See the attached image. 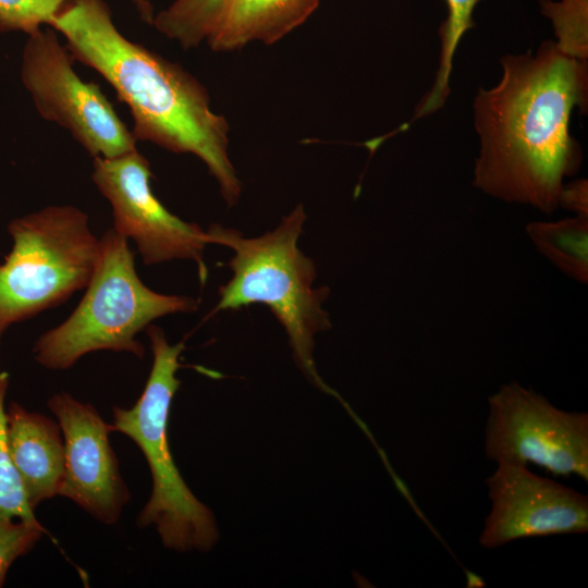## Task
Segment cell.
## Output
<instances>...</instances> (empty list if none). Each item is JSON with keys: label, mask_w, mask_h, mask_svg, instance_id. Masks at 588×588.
Instances as JSON below:
<instances>
[{"label": "cell", "mask_w": 588, "mask_h": 588, "mask_svg": "<svg viewBox=\"0 0 588 588\" xmlns=\"http://www.w3.org/2000/svg\"><path fill=\"white\" fill-rule=\"evenodd\" d=\"M480 0H445L448 15L440 27L441 51L436 78L430 90L416 108L414 121L438 111L450 94V76L453 59L460 41L474 27L473 13Z\"/></svg>", "instance_id": "16"}, {"label": "cell", "mask_w": 588, "mask_h": 588, "mask_svg": "<svg viewBox=\"0 0 588 588\" xmlns=\"http://www.w3.org/2000/svg\"><path fill=\"white\" fill-rule=\"evenodd\" d=\"M74 60L97 71L132 114L136 140L199 158L235 205L242 183L229 156L230 126L205 86L180 64L130 40L105 0H71L50 25Z\"/></svg>", "instance_id": "2"}, {"label": "cell", "mask_w": 588, "mask_h": 588, "mask_svg": "<svg viewBox=\"0 0 588 588\" xmlns=\"http://www.w3.org/2000/svg\"><path fill=\"white\" fill-rule=\"evenodd\" d=\"M198 302L186 295L158 293L137 274L128 240L109 229L99 238V255L85 293L72 314L35 342V360L51 370H65L83 356L125 352L142 358L137 334L158 318L193 313Z\"/></svg>", "instance_id": "4"}, {"label": "cell", "mask_w": 588, "mask_h": 588, "mask_svg": "<svg viewBox=\"0 0 588 588\" xmlns=\"http://www.w3.org/2000/svg\"><path fill=\"white\" fill-rule=\"evenodd\" d=\"M146 333L152 353L146 385L132 407H113L110 424L112 432L125 434L140 449L151 474V493L136 522L142 528L155 526L167 549L207 551L218 540L215 516L185 483L168 441L170 407L181 384L176 371L182 367L184 341L170 344L163 330L154 324Z\"/></svg>", "instance_id": "5"}, {"label": "cell", "mask_w": 588, "mask_h": 588, "mask_svg": "<svg viewBox=\"0 0 588 588\" xmlns=\"http://www.w3.org/2000/svg\"><path fill=\"white\" fill-rule=\"evenodd\" d=\"M485 450L495 463L532 464L588 480V415L555 407L517 382L489 400Z\"/></svg>", "instance_id": "8"}, {"label": "cell", "mask_w": 588, "mask_h": 588, "mask_svg": "<svg viewBox=\"0 0 588 588\" xmlns=\"http://www.w3.org/2000/svg\"><path fill=\"white\" fill-rule=\"evenodd\" d=\"M21 78L40 117L70 132L93 157L114 158L136 150L132 131L94 82L83 81L73 57L48 26L27 35Z\"/></svg>", "instance_id": "7"}, {"label": "cell", "mask_w": 588, "mask_h": 588, "mask_svg": "<svg viewBox=\"0 0 588 588\" xmlns=\"http://www.w3.org/2000/svg\"><path fill=\"white\" fill-rule=\"evenodd\" d=\"M526 232L547 259L567 277L588 281V217L558 221H534Z\"/></svg>", "instance_id": "14"}, {"label": "cell", "mask_w": 588, "mask_h": 588, "mask_svg": "<svg viewBox=\"0 0 588 588\" xmlns=\"http://www.w3.org/2000/svg\"><path fill=\"white\" fill-rule=\"evenodd\" d=\"M541 13L553 26L558 49L580 61L588 59V0H540Z\"/></svg>", "instance_id": "17"}, {"label": "cell", "mask_w": 588, "mask_h": 588, "mask_svg": "<svg viewBox=\"0 0 588 588\" xmlns=\"http://www.w3.org/2000/svg\"><path fill=\"white\" fill-rule=\"evenodd\" d=\"M486 479L491 511L479 543L486 549L518 539L588 531L587 495L541 477L527 465L497 463Z\"/></svg>", "instance_id": "10"}, {"label": "cell", "mask_w": 588, "mask_h": 588, "mask_svg": "<svg viewBox=\"0 0 588 588\" xmlns=\"http://www.w3.org/2000/svg\"><path fill=\"white\" fill-rule=\"evenodd\" d=\"M47 405L57 418L64 442L59 497L71 500L102 524H117L131 494L110 444V424L91 404L68 392L53 394Z\"/></svg>", "instance_id": "11"}, {"label": "cell", "mask_w": 588, "mask_h": 588, "mask_svg": "<svg viewBox=\"0 0 588 588\" xmlns=\"http://www.w3.org/2000/svg\"><path fill=\"white\" fill-rule=\"evenodd\" d=\"M9 375L0 371V516L36 522L26 501L20 478L11 462L7 440V409L4 407Z\"/></svg>", "instance_id": "18"}, {"label": "cell", "mask_w": 588, "mask_h": 588, "mask_svg": "<svg viewBox=\"0 0 588 588\" xmlns=\"http://www.w3.org/2000/svg\"><path fill=\"white\" fill-rule=\"evenodd\" d=\"M151 176L149 161L137 149L93 160L91 180L111 206L112 229L136 244L144 264L192 260L204 283L208 274L204 261L207 233L161 204L151 191Z\"/></svg>", "instance_id": "9"}, {"label": "cell", "mask_w": 588, "mask_h": 588, "mask_svg": "<svg viewBox=\"0 0 588 588\" xmlns=\"http://www.w3.org/2000/svg\"><path fill=\"white\" fill-rule=\"evenodd\" d=\"M8 231L13 245L0 265V340L10 326L85 289L99 255L88 215L72 205L15 218Z\"/></svg>", "instance_id": "6"}, {"label": "cell", "mask_w": 588, "mask_h": 588, "mask_svg": "<svg viewBox=\"0 0 588 588\" xmlns=\"http://www.w3.org/2000/svg\"><path fill=\"white\" fill-rule=\"evenodd\" d=\"M559 207L576 213V216L588 217V182L585 179L564 183Z\"/></svg>", "instance_id": "21"}, {"label": "cell", "mask_w": 588, "mask_h": 588, "mask_svg": "<svg viewBox=\"0 0 588 588\" xmlns=\"http://www.w3.org/2000/svg\"><path fill=\"white\" fill-rule=\"evenodd\" d=\"M71 0H0V32L30 34L53 19Z\"/></svg>", "instance_id": "19"}, {"label": "cell", "mask_w": 588, "mask_h": 588, "mask_svg": "<svg viewBox=\"0 0 588 588\" xmlns=\"http://www.w3.org/2000/svg\"><path fill=\"white\" fill-rule=\"evenodd\" d=\"M305 220V208L299 204L272 231L257 237H245L235 229L216 223L206 230L209 244L233 252L229 261L232 275L220 287L211 315L266 305L285 330L304 375L318 389L342 401L322 380L314 359L316 334L331 328L323 308L330 290L315 287V264L298 247Z\"/></svg>", "instance_id": "3"}, {"label": "cell", "mask_w": 588, "mask_h": 588, "mask_svg": "<svg viewBox=\"0 0 588 588\" xmlns=\"http://www.w3.org/2000/svg\"><path fill=\"white\" fill-rule=\"evenodd\" d=\"M501 65L499 83L479 88L474 100L479 155L473 183L494 198L550 215L564 179L583 162L569 121L575 108H587V61L544 40L535 53L502 57Z\"/></svg>", "instance_id": "1"}, {"label": "cell", "mask_w": 588, "mask_h": 588, "mask_svg": "<svg viewBox=\"0 0 588 588\" xmlns=\"http://www.w3.org/2000/svg\"><path fill=\"white\" fill-rule=\"evenodd\" d=\"M46 532L39 520L0 516V587L4 585L12 564L32 551Z\"/></svg>", "instance_id": "20"}, {"label": "cell", "mask_w": 588, "mask_h": 588, "mask_svg": "<svg viewBox=\"0 0 588 588\" xmlns=\"http://www.w3.org/2000/svg\"><path fill=\"white\" fill-rule=\"evenodd\" d=\"M135 7L140 20L151 25L155 17V9L151 0H131Z\"/></svg>", "instance_id": "22"}, {"label": "cell", "mask_w": 588, "mask_h": 588, "mask_svg": "<svg viewBox=\"0 0 588 588\" xmlns=\"http://www.w3.org/2000/svg\"><path fill=\"white\" fill-rule=\"evenodd\" d=\"M321 0H229L207 39L213 51H233L252 42L272 45L317 10Z\"/></svg>", "instance_id": "13"}, {"label": "cell", "mask_w": 588, "mask_h": 588, "mask_svg": "<svg viewBox=\"0 0 588 588\" xmlns=\"http://www.w3.org/2000/svg\"><path fill=\"white\" fill-rule=\"evenodd\" d=\"M229 0H174L155 14L152 26L184 50L207 41Z\"/></svg>", "instance_id": "15"}, {"label": "cell", "mask_w": 588, "mask_h": 588, "mask_svg": "<svg viewBox=\"0 0 588 588\" xmlns=\"http://www.w3.org/2000/svg\"><path fill=\"white\" fill-rule=\"evenodd\" d=\"M7 440L30 509L59 495L65 462L59 424L12 402L7 409Z\"/></svg>", "instance_id": "12"}]
</instances>
